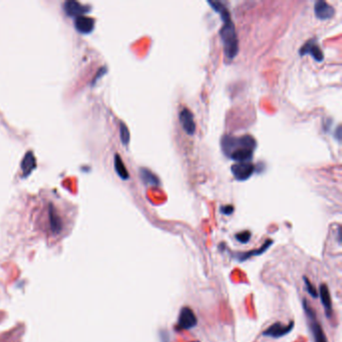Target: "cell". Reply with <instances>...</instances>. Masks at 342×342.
I'll return each instance as SVG.
<instances>
[{
    "label": "cell",
    "instance_id": "obj_18",
    "mask_svg": "<svg viewBox=\"0 0 342 342\" xmlns=\"http://www.w3.org/2000/svg\"><path fill=\"white\" fill-rule=\"evenodd\" d=\"M208 3L212 6V8L221 15V19L223 20V22H226L228 20H231V16L229 11L227 10V8L221 3V2H217V1H208Z\"/></svg>",
    "mask_w": 342,
    "mask_h": 342
},
{
    "label": "cell",
    "instance_id": "obj_4",
    "mask_svg": "<svg viewBox=\"0 0 342 342\" xmlns=\"http://www.w3.org/2000/svg\"><path fill=\"white\" fill-rule=\"evenodd\" d=\"M231 171L238 181H246L253 175L255 167L251 162L236 163L232 166Z\"/></svg>",
    "mask_w": 342,
    "mask_h": 342
},
{
    "label": "cell",
    "instance_id": "obj_12",
    "mask_svg": "<svg viewBox=\"0 0 342 342\" xmlns=\"http://www.w3.org/2000/svg\"><path fill=\"white\" fill-rule=\"evenodd\" d=\"M319 296L321 299V303L324 307V311L326 316L328 318L332 316V303H331V297H330V293H329V289L327 287L326 284H321L320 288H319Z\"/></svg>",
    "mask_w": 342,
    "mask_h": 342
},
{
    "label": "cell",
    "instance_id": "obj_5",
    "mask_svg": "<svg viewBox=\"0 0 342 342\" xmlns=\"http://www.w3.org/2000/svg\"><path fill=\"white\" fill-rule=\"evenodd\" d=\"M197 317L189 307H183L179 314L178 319V329L188 330L197 325Z\"/></svg>",
    "mask_w": 342,
    "mask_h": 342
},
{
    "label": "cell",
    "instance_id": "obj_15",
    "mask_svg": "<svg viewBox=\"0 0 342 342\" xmlns=\"http://www.w3.org/2000/svg\"><path fill=\"white\" fill-rule=\"evenodd\" d=\"M140 174H141V179L142 180V182H143L145 185H148V186H154V187L160 186L161 182H160L159 178H158L154 173H152L150 170L145 169V168H142V169H141V171H140Z\"/></svg>",
    "mask_w": 342,
    "mask_h": 342
},
{
    "label": "cell",
    "instance_id": "obj_13",
    "mask_svg": "<svg viewBox=\"0 0 342 342\" xmlns=\"http://www.w3.org/2000/svg\"><path fill=\"white\" fill-rule=\"evenodd\" d=\"M36 167V160L32 152H28L26 156H24L22 163H21V169L23 177H28L32 173V171Z\"/></svg>",
    "mask_w": 342,
    "mask_h": 342
},
{
    "label": "cell",
    "instance_id": "obj_11",
    "mask_svg": "<svg viewBox=\"0 0 342 342\" xmlns=\"http://www.w3.org/2000/svg\"><path fill=\"white\" fill-rule=\"evenodd\" d=\"M75 26L78 31L81 33H90L94 28V20L87 16L76 17Z\"/></svg>",
    "mask_w": 342,
    "mask_h": 342
},
{
    "label": "cell",
    "instance_id": "obj_19",
    "mask_svg": "<svg viewBox=\"0 0 342 342\" xmlns=\"http://www.w3.org/2000/svg\"><path fill=\"white\" fill-rule=\"evenodd\" d=\"M119 134H120V141L123 142V143L125 145H127L130 142V139H131V136H130V131L127 127L126 124H124L123 121L119 124Z\"/></svg>",
    "mask_w": 342,
    "mask_h": 342
},
{
    "label": "cell",
    "instance_id": "obj_7",
    "mask_svg": "<svg viewBox=\"0 0 342 342\" xmlns=\"http://www.w3.org/2000/svg\"><path fill=\"white\" fill-rule=\"evenodd\" d=\"M299 55L304 57L306 55H310L316 61L321 62L324 59V56L322 51L320 50L319 45L316 43L315 40H308L299 51Z\"/></svg>",
    "mask_w": 342,
    "mask_h": 342
},
{
    "label": "cell",
    "instance_id": "obj_3",
    "mask_svg": "<svg viewBox=\"0 0 342 342\" xmlns=\"http://www.w3.org/2000/svg\"><path fill=\"white\" fill-rule=\"evenodd\" d=\"M303 307H304V310H305V313L308 317V319L310 321V328H311V331L313 334L314 342H327V338L323 332V329L321 328L319 322L316 320L315 313H314L313 309L311 308V306L307 304L306 300L303 301Z\"/></svg>",
    "mask_w": 342,
    "mask_h": 342
},
{
    "label": "cell",
    "instance_id": "obj_6",
    "mask_svg": "<svg viewBox=\"0 0 342 342\" xmlns=\"http://www.w3.org/2000/svg\"><path fill=\"white\" fill-rule=\"evenodd\" d=\"M293 327H294V321H291L288 325H284L281 322H276L272 324L269 328H267L263 332V335L268 337H273V338H280L290 333Z\"/></svg>",
    "mask_w": 342,
    "mask_h": 342
},
{
    "label": "cell",
    "instance_id": "obj_10",
    "mask_svg": "<svg viewBox=\"0 0 342 342\" xmlns=\"http://www.w3.org/2000/svg\"><path fill=\"white\" fill-rule=\"evenodd\" d=\"M314 12L317 18H319L321 20H326V19H330L334 15L335 10L330 4L321 0V1H317L315 3Z\"/></svg>",
    "mask_w": 342,
    "mask_h": 342
},
{
    "label": "cell",
    "instance_id": "obj_17",
    "mask_svg": "<svg viewBox=\"0 0 342 342\" xmlns=\"http://www.w3.org/2000/svg\"><path fill=\"white\" fill-rule=\"evenodd\" d=\"M114 169H115L116 174L119 176L120 179L128 180L130 178L129 172H128V170H127L123 160H121V158L117 154L114 156Z\"/></svg>",
    "mask_w": 342,
    "mask_h": 342
},
{
    "label": "cell",
    "instance_id": "obj_21",
    "mask_svg": "<svg viewBox=\"0 0 342 342\" xmlns=\"http://www.w3.org/2000/svg\"><path fill=\"white\" fill-rule=\"evenodd\" d=\"M236 239L240 243H243V244L248 243L249 240L251 239V233L249 231H243V232L236 235Z\"/></svg>",
    "mask_w": 342,
    "mask_h": 342
},
{
    "label": "cell",
    "instance_id": "obj_24",
    "mask_svg": "<svg viewBox=\"0 0 342 342\" xmlns=\"http://www.w3.org/2000/svg\"><path fill=\"white\" fill-rule=\"evenodd\" d=\"M193 342H200V341H193Z\"/></svg>",
    "mask_w": 342,
    "mask_h": 342
},
{
    "label": "cell",
    "instance_id": "obj_2",
    "mask_svg": "<svg viewBox=\"0 0 342 342\" xmlns=\"http://www.w3.org/2000/svg\"><path fill=\"white\" fill-rule=\"evenodd\" d=\"M224 52L229 59H233L238 54V37L232 20L224 22V26L220 30Z\"/></svg>",
    "mask_w": 342,
    "mask_h": 342
},
{
    "label": "cell",
    "instance_id": "obj_20",
    "mask_svg": "<svg viewBox=\"0 0 342 342\" xmlns=\"http://www.w3.org/2000/svg\"><path fill=\"white\" fill-rule=\"evenodd\" d=\"M303 280H304L306 289H307V291H308L309 294H310L313 298H318V292H317L316 288L313 286V284L310 282V280H308L307 277H304Z\"/></svg>",
    "mask_w": 342,
    "mask_h": 342
},
{
    "label": "cell",
    "instance_id": "obj_8",
    "mask_svg": "<svg viewBox=\"0 0 342 342\" xmlns=\"http://www.w3.org/2000/svg\"><path fill=\"white\" fill-rule=\"evenodd\" d=\"M180 123L184 129V131L190 135L193 136L196 132V124H195L194 120V115L191 113V111H189L188 109L184 108L181 112H180Z\"/></svg>",
    "mask_w": 342,
    "mask_h": 342
},
{
    "label": "cell",
    "instance_id": "obj_1",
    "mask_svg": "<svg viewBox=\"0 0 342 342\" xmlns=\"http://www.w3.org/2000/svg\"><path fill=\"white\" fill-rule=\"evenodd\" d=\"M256 143L255 139L251 136H226L221 141V146L224 154L237 163L250 162L253 159Z\"/></svg>",
    "mask_w": 342,
    "mask_h": 342
},
{
    "label": "cell",
    "instance_id": "obj_22",
    "mask_svg": "<svg viewBox=\"0 0 342 342\" xmlns=\"http://www.w3.org/2000/svg\"><path fill=\"white\" fill-rule=\"evenodd\" d=\"M221 212L224 214V215H231L233 212H234V207L231 206V205H228V206H223L221 207Z\"/></svg>",
    "mask_w": 342,
    "mask_h": 342
},
{
    "label": "cell",
    "instance_id": "obj_16",
    "mask_svg": "<svg viewBox=\"0 0 342 342\" xmlns=\"http://www.w3.org/2000/svg\"><path fill=\"white\" fill-rule=\"evenodd\" d=\"M50 223H51V228L53 232L55 233H59L62 229V222L60 218L58 217L57 213L55 210V207L51 205L50 209Z\"/></svg>",
    "mask_w": 342,
    "mask_h": 342
},
{
    "label": "cell",
    "instance_id": "obj_23",
    "mask_svg": "<svg viewBox=\"0 0 342 342\" xmlns=\"http://www.w3.org/2000/svg\"><path fill=\"white\" fill-rule=\"evenodd\" d=\"M336 131H337V132H336V139H337L338 141H340V138H341V129H340V127H338Z\"/></svg>",
    "mask_w": 342,
    "mask_h": 342
},
{
    "label": "cell",
    "instance_id": "obj_14",
    "mask_svg": "<svg viewBox=\"0 0 342 342\" xmlns=\"http://www.w3.org/2000/svg\"><path fill=\"white\" fill-rule=\"evenodd\" d=\"M273 244V241L272 240H267L263 245L262 247H260L259 249L257 250H252V251H249V252H246V253H241V254H238L237 255V258L239 259V261H245L253 256H259L261 254H263L266 250H268V248H269L271 245Z\"/></svg>",
    "mask_w": 342,
    "mask_h": 342
},
{
    "label": "cell",
    "instance_id": "obj_9",
    "mask_svg": "<svg viewBox=\"0 0 342 342\" xmlns=\"http://www.w3.org/2000/svg\"><path fill=\"white\" fill-rule=\"evenodd\" d=\"M64 7V11L67 13V15L69 16H82L86 13H87L90 8L87 5H84L78 1H75V0H69V1H66L63 5Z\"/></svg>",
    "mask_w": 342,
    "mask_h": 342
}]
</instances>
